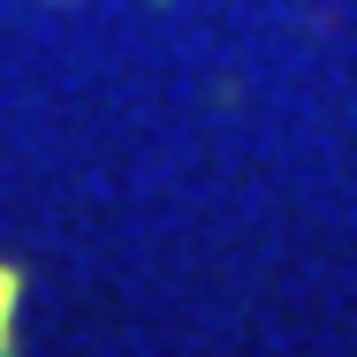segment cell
Masks as SVG:
<instances>
[{
	"label": "cell",
	"instance_id": "cell-1",
	"mask_svg": "<svg viewBox=\"0 0 357 357\" xmlns=\"http://www.w3.org/2000/svg\"><path fill=\"white\" fill-rule=\"evenodd\" d=\"M8 304H15V274H0V342H8Z\"/></svg>",
	"mask_w": 357,
	"mask_h": 357
}]
</instances>
